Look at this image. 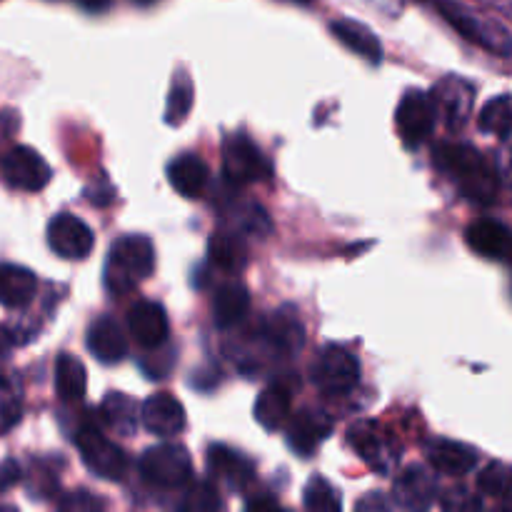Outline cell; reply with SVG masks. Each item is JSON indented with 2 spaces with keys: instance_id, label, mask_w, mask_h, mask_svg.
<instances>
[{
  "instance_id": "cell-1",
  "label": "cell",
  "mask_w": 512,
  "mask_h": 512,
  "mask_svg": "<svg viewBox=\"0 0 512 512\" xmlns=\"http://www.w3.org/2000/svg\"><path fill=\"white\" fill-rule=\"evenodd\" d=\"M433 160L438 170H443L468 200L478 205H493L498 200V170L475 145L443 140L435 148Z\"/></svg>"
},
{
  "instance_id": "cell-2",
  "label": "cell",
  "mask_w": 512,
  "mask_h": 512,
  "mask_svg": "<svg viewBox=\"0 0 512 512\" xmlns=\"http://www.w3.org/2000/svg\"><path fill=\"white\" fill-rule=\"evenodd\" d=\"M155 270L153 240L145 235H123L110 245L103 283L110 295H128Z\"/></svg>"
},
{
  "instance_id": "cell-3",
  "label": "cell",
  "mask_w": 512,
  "mask_h": 512,
  "mask_svg": "<svg viewBox=\"0 0 512 512\" xmlns=\"http://www.w3.org/2000/svg\"><path fill=\"white\" fill-rule=\"evenodd\" d=\"M438 13L463 35L470 43L480 45L485 50H493L498 55H510V33L505 25H498L495 20H480L473 10L455 0H435Z\"/></svg>"
},
{
  "instance_id": "cell-4",
  "label": "cell",
  "mask_w": 512,
  "mask_h": 512,
  "mask_svg": "<svg viewBox=\"0 0 512 512\" xmlns=\"http://www.w3.org/2000/svg\"><path fill=\"white\" fill-rule=\"evenodd\" d=\"M315 388L325 395H345L360 383V360L343 345H325L310 368Z\"/></svg>"
},
{
  "instance_id": "cell-5",
  "label": "cell",
  "mask_w": 512,
  "mask_h": 512,
  "mask_svg": "<svg viewBox=\"0 0 512 512\" xmlns=\"http://www.w3.org/2000/svg\"><path fill=\"white\" fill-rule=\"evenodd\" d=\"M140 475L153 488H183L193 478V460L183 445H158L140 458Z\"/></svg>"
},
{
  "instance_id": "cell-6",
  "label": "cell",
  "mask_w": 512,
  "mask_h": 512,
  "mask_svg": "<svg viewBox=\"0 0 512 512\" xmlns=\"http://www.w3.org/2000/svg\"><path fill=\"white\" fill-rule=\"evenodd\" d=\"M75 445L80 450L85 468L103 480H123L128 475V455L105 438L95 425H83L75 433Z\"/></svg>"
},
{
  "instance_id": "cell-7",
  "label": "cell",
  "mask_w": 512,
  "mask_h": 512,
  "mask_svg": "<svg viewBox=\"0 0 512 512\" xmlns=\"http://www.w3.org/2000/svg\"><path fill=\"white\" fill-rule=\"evenodd\" d=\"M223 173L233 185L260 183L270 178V163L248 135L235 133L223 143Z\"/></svg>"
},
{
  "instance_id": "cell-8",
  "label": "cell",
  "mask_w": 512,
  "mask_h": 512,
  "mask_svg": "<svg viewBox=\"0 0 512 512\" xmlns=\"http://www.w3.org/2000/svg\"><path fill=\"white\" fill-rule=\"evenodd\" d=\"M435 120H438V108H435L433 98L425 90L410 88L400 98L395 125H398V135L405 143V148H420L433 135Z\"/></svg>"
},
{
  "instance_id": "cell-9",
  "label": "cell",
  "mask_w": 512,
  "mask_h": 512,
  "mask_svg": "<svg viewBox=\"0 0 512 512\" xmlns=\"http://www.w3.org/2000/svg\"><path fill=\"white\" fill-rule=\"evenodd\" d=\"M0 173H3V180L10 188L25 190V193H40L53 180V170H50L48 160L38 150L28 148V145L10 148L3 155Z\"/></svg>"
},
{
  "instance_id": "cell-10",
  "label": "cell",
  "mask_w": 512,
  "mask_h": 512,
  "mask_svg": "<svg viewBox=\"0 0 512 512\" xmlns=\"http://www.w3.org/2000/svg\"><path fill=\"white\" fill-rule=\"evenodd\" d=\"M48 245L58 258L85 260L93 253L95 235L85 220L73 213H60L48 225Z\"/></svg>"
},
{
  "instance_id": "cell-11",
  "label": "cell",
  "mask_w": 512,
  "mask_h": 512,
  "mask_svg": "<svg viewBox=\"0 0 512 512\" xmlns=\"http://www.w3.org/2000/svg\"><path fill=\"white\" fill-rule=\"evenodd\" d=\"M433 103L438 113H443L445 125L450 130H460L468 125L475 105V85L460 75H448L433 90Z\"/></svg>"
},
{
  "instance_id": "cell-12",
  "label": "cell",
  "mask_w": 512,
  "mask_h": 512,
  "mask_svg": "<svg viewBox=\"0 0 512 512\" xmlns=\"http://www.w3.org/2000/svg\"><path fill=\"white\" fill-rule=\"evenodd\" d=\"M348 443L353 445L355 453L360 455V460L368 463L373 470H378L380 475H388L390 470H395V465H398L400 460V453L393 445V440L385 438L378 430V425L368 423V420L355 423L353 428L348 430Z\"/></svg>"
},
{
  "instance_id": "cell-13",
  "label": "cell",
  "mask_w": 512,
  "mask_h": 512,
  "mask_svg": "<svg viewBox=\"0 0 512 512\" xmlns=\"http://www.w3.org/2000/svg\"><path fill=\"white\" fill-rule=\"evenodd\" d=\"M290 420V418H288ZM288 425V445L300 458H310L333 433V418L323 410L305 408Z\"/></svg>"
},
{
  "instance_id": "cell-14",
  "label": "cell",
  "mask_w": 512,
  "mask_h": 512,
  "mask_svg": "<svg viewBox=\"0 0 512 512\" xmlns=\"http://www.w3.org/2000/svg\"><path fill=\"white\" fill-rule=\"evenodd\" d=\"M255 335L265 345V350H270L273 355H283V358L298 353L305 343L303 323L298 320V315L288 313V310H280L273 318L263 320Z\"/></svg>"
},
{
  "instance_id": "cell-15",
  "label": "cell",
  "mask_w": 512,
  "mask_h": 512,
  "mask_svg": "<svg viewBox=\"0 0 512 512\" xmlns=\"http://www.w3.org/2000/svg\"><path fill=\"white\" fill-rule=\"evenodd\" d=\"M128 328L140 348L155 350L168 340V313H165L163 305L155 303V300H138V303L128 310Z\"/></svg>"
},
{
  "instance_id": "cell-16",
  "label": "cell",
  "mask_w": 512,
  "mask_h": 512,
  "mask_svg": "<svg viewBox=\"0 0 512 512\" xmlns=\"http://www.w3.org/2000/svg\"><path fill=\"white\" fill-rule=\"evenodd\" d=\"M140 420L148 428V433L158 435V438H173V435L183 433L185 423H188L183 403L170 393L150 395L140 410Z\"/></svg>"
},
{
  "instance_id": "cell-17",
  "label": "cell",
  "mask_w": 512,
  "mask_h": 512,
  "mask_svg": "<svg viewBox=\"0 0 512 512\" xmlns=\"http://www.w3.org/2000/svg\"><path fill=\"white\" fill-rule=\"evenodd\" d=\"M428 463L435 473L450 475V478H463L473 473L478 465V450L458 440L435 438L428 445Z\"/></svg>"
},
{
  "instance_id": "cell-18",
  "label": "cell",
  "mask_w": 512,
  "mask_h": 512,
  "mask_svg": "<svg viewBox=\"0 0 512 512\" xmlns=\"http://www.w3.org/2000/svg\"><path fill=\"white\" fill-rule=\"evenodd\" d=\"M208 470L215 480L235 490L248 488L255 478L253 460H248L243 453L228 448V445H213L208 450Z\"/></svg>"
},
{
  "instance_id": "cell-19",
  "label": "cell",
  "mask_w": 512,
  "mask_h": 512,
  "mask_svg": "<svg viewBox=\"0 0 512 512\" xmlns=\"http://www.w3.org/2000/svg\"><path fill=\"white\" fill-rule=\"evenodd\" d=\"M465 243L488 260H508L510 230L495 218H478L465 230Z\"/></svg>"
},
{
  "instance_id": "cell-20",
  "label": "cell",
  "mask_w": 512,
  "mask_h": 512,
  "mask_svg": "<svg viewBox=\"0 0 512 512\" xmlns=\"http://www.w3.org/2000/svg\"><path fill=\"white\" fill-rule=\"evenodd\" d=\"M210 170L200 155L195 153H183L175 160H170L168 165V183L173 185L175 193L183 195V198H200L208 188Z\"/></svg>"
},
{
  "instance_id": "cell-21",
  "label": "cell",
  "mask_w": 512,
  "mask_h": 512,
  "mask_svg": "<svg viewBox=\"0 0 512 512\" xmlns=\"http://www.w3.org/2000/svg\"><path fill=\"white\" fill-rule=\"evenodd\" d=\"M38 293V278L30 268L13 263H0V305L10 310H23L33 303Z\"/></svg>"
},
{
  "instance_id": "cell-22",
  "label": "cell",
  "mask_w": 512,
  "mask_h": 512,
  "mask_svg": "<svg viewBox=\"0 0 512 512\" xmlns=\"http://www.w3.org/2000/svg\"><path fill=\"white\" fill-rule=\"evenodd\" d=\"M438 493V483H435L433 473L423 468V465H413V468L405 470L393 485V495L403 508L423 510L430 508Z\"/></svg>"
},
{
  "instance_id": "cell-23",
  "label": "cell",
  "mask_w": 512,
  "mask_h": 512,
  "mask_svg": "<svg viewBox=\"0 0 512 512\" xmlns=\"http://www.w3.org/2000/svg\"><path fill=\"white\" fill-rule=\"evenodd\" d=\"M88 348L100 363L115 365L128 355V338L110 315L95 320L88 333Z\"/></svg>"
},
{
  "instance_id": "cell-24",
  "label": "cell",
  "mask_w": 512,
  "mask_h": 512,
  "mask_svg": "<svg viewBox=\"0 0 512 512\" xmlns=\"http://www.w3.org/2000/svg\"><path fill=\"white\" fill-rule=\"evenodd\" d=\"M290 405H293V388L288 383H273L258 395L255 400V420L265 430H280L290 418Z\"/></svg>"
},
{
  "instance_id": "cell-25",
  "label": "cell",
  "mask_w": 512,
  "mask_h": 512,
  "mask_svg": "<svg viewBox=\"0 0 512 512\" xmlns=\"http://www.w3.org/2000/svg\"><path fill=\"white\" fill-rule=\"evenodd\" d=\"M330 33L333 38H338L340 43L348 50L358 53L360 58H365L368 63L378 65L383 60V45H380L378 35L370 28H365L358 20H335L330 23Z\"/></svg>"
},
{
  "instance_id": "cell-26",
  "label": "cell",
  "mask_w": 512,
  "mask_h": 512,
  "mask_svg": "<svg viewBox=\"0 0 512 512\" xmlns=\"http://www.w3.org/2000/svg\"><path fill=\"white\" fill-rule=\"evenodd\" d=\"M250 313V293L243 283H225L215 290L213 320L218 328H233Z\"/></svg>"
},
{
  "instance_id": "cell-27",
  "label": "cell",
  "mask_w": 512,
  "mask_h": 512,
  "mask_svg": "<svg viewBox=\"0 0 512 512\" xmlns=\"http://www.w3.org/2000/svg\"><path fill=\"white\" fill-rule=\"evenodd\" d=\"M208 258L225 273H238L248 265V245L235 230H220L208 240Z\"/></svg>"
},
{
  "instance_id": "cell-28",
  "label": "cell",
  "mask_w": 512,
  "mask_h": 512,
  "mask_svg": "<svg viewBox=\"0 0 512 512\" xmlns=\"http://www.w3.org/2000/svg\"><path fill=\"white\" fill-rule=\"evenodd\" d=\"M55 390H58L60 400H65V403H78V400L85 398L88 373H85V365L75 355L63 353L55 360Z\"/></svg>"
},
{
  "instance_id": "cell-29",
  "label": "cell",
  "mask_w": 512,
  "mask_h": 512,
  "mask_svg": "<svg viewBox=\"0 0 512 512\" xmlns=\"http://www.w3.org/2000/svg\"><path fill=\"white\" fill-rule=\"evenodd\" d=\"M138 403L125 393H108L100 405V418L113 433L133 435L138 428Z\"/></svg>"
},
{
  "instance_id": "cell-30",
  "label": "cell",
  "mask_w": 512,
  "mask_h": 512,
  "mask_svg": "<svg viewBox=\"0 0 512 512\" xmlns=\"http://www.w3.org/2000/svg\"><path fill=\"white\" fill-rule=\"evenodd\" d=\"M23 418V388L18 378H0V435L10 433Z\"/></svg>"
},
{
  "instance_id": "cell-31",
  "label": "cell",
  "mask_w": 512,
  "mask_h": 512,
  "mask_svg": "<svg viewBox=\"0 0 512 512\" xmlns=\"http://www.w3.org/2000/svg\"><path fill=\"white\" fill-rule=\"evenodd\" d=\"M193 100V83H190V78L185 75V70H180V73L175 75L173 85H170L168 105H165V123L183 125L185 118L190 115V108H193Z\"/></svg>"
},
{
  "instance_id": "cell-32",
  "label": "cell",
  "mask_w": 512,
  "mask_h": 512,
  "mask_svg": "<svg viewBox=\"0 0 512 512\" xmlns=\"http://www.w3.org/2000/svg\"><path fill=\"white\" fill-rule=\"evenodd\" d=\"M510 95L503 93L498 95V98L490 100L488 105L483 108V113H480V130L483 133H490V135H498L500 140H508L510 138Z\"/></svg>"
},
{
  "instance_id": "cell-33",
  "label": "cell",
  "mask_w": 512,
  "mask_h": 512,
  "mask_svg": "<svg viewBox=\"0 0 512 512\" xmlns=\"http://www.w3.org/2000/svg\"><path fill=\"white\" fill-rule=\"evenodd\" d=\"M303 505L308 510H323V512H338L343 508V498H340L338 488L328 483L325 478H313L305 485Z\"/></svg>"
},
{
  "instance_id": "cell-34",
  "label": "cell",
  "mask_w": 512,
  "mask_h": 512,
  "mask_svg": "<svg viewBox=\"0 0 512 512\" xmlns=\"http://www.w3.org/2000/svg\"><path fill=\"white\" fill-rule=\"evenodd\" d=\"M235 213H238V223H240V228L235 230V233L265 238V235L273 230V220L268 218V213H265L258 203L243 205V208H238Z\"/></svg>"
},
{
  "instance_id": "cell-35",
  "label": "cell",
  "mask_w": 512,
  "mask_h": 512,
  "mask_svg": "<svg viewBox=\"0 0 512 512\" xmlns=\"http://www.w3.org/2000/svg\"><path fill=\"white\" fill-rule=\"evenodd\" d=\"M510 470L505 463H493L478 475V490L488 498H505L508 495Z\"/></svg>"
},
{
  "instance_id": "cell-36",
  "label": "cell",
  "mask_w": 512,
  "mask_h": 512,
  "mask_svg": "<svg viewBox=\"0 0 512 512\" xmlns=\"http://www.w3.org/2000/svg\"><path fill=\"white\" fill-rule=\"evenodd\" d=\"M223 508V500L220 493L215 490V485L210 483H195L190 493H185L180 510H220Z\"/></svg>"
},
{
  "instance_id": "cell-37",
  "label": "cell",
  "mask_w": 512,
  "mask_h": 512,
  "mask_svg": "<svg viewBox=\"0 0 512 512\" xmlns=\"http://www.w3.org/2000/svg\"><path fill=\"white\" fill-rule=\"evenodd\" d=\"M60 508L63 510H103L105 503L98 498H90L85 490H80V493H73V495H68L65 500H60Z\"/></svg>"
},
{
  "instance_id": "cell-38",
  "label": "cell",
  "mask_w": 512,
  "mask_h": 512,
  "mask_svg": "<svg viewBox=\"0 0 512 512\" xmlns=\"http://www.w3.org/2000/svg\"><path fill=\"white\" fill-rule=\"evenodd\" d=\"M20 465L15 463V460H5V463H0V493H5L8 488H13L15 483L20 480Z\"/></svg>"
},
{
  "instance_id": "cell-39",
  "label": "cell",
  "mask_w": 512,
  "mask_h": 512,
  "mask_svg": "<svg viewBox=\"0 0 512 512\" xmlns=\"http://www.w3.org/2000/svg\"><path fill=\"white\" fill-rule=\"evenodd\" d=\"M455 498L458 500H453V498H448V500H443V508L445 510H480L483 508V505H480V500H475V498H470L468 493H465V490H455Z\"/></svg>"
},
{
  "instance_id": "cell-40",
  "label": "cell",
  "mask_w": 512,
  "mask_h": 512,
  "mask_svg": "<svg viewBox=\"0 0 512 512\" xmlns=\"http://www.w3.org/2000/svg\"><path fill=\"white\" fill-rule=\"evenodd\" d=\"M245 508L248 510H278L280 503L275 498H270V495H265V498H253L245 503Z\"/></svg>"
},
{
  "instance_id": "cell-41",
  "label": "cell",
  "mask_w": 512,
  "mask_h": 512,
  "mask_svg": "<svg viewBox=\"0 0 512 512\" xmlns=\"http://www.w3.org/2000/svg\"><path fill=\"white\" fill-rule=\"evenodd\" d=\"M80 5H83V8H88V10H93V13H100V10H105L110 5V0H78Z\"/></svg>"
},
{
  "instance_id": "cell-42",
  "label": "cell",
  "mask_w": 512,
  "mask_h": 512,
  "mask_svg": "<svg viewBox=\"0 0 512 512\" xmlns=\"http://www.w3.org/2000/svg\"><path fill=\"white\" fill-rule=\"evenodd\" d=\"M288 3H298V5H308L310 0H288Z\"/></svg>"
},
{
  "instance_id": "cell-43",
  "label": "cell",
  "mask_w": 512,
  "mask_h": 512,
  "mask_svg": "<svg viewBox=\"0 0 512 512\" xmlns=\"http://www.w3.org/2000/svg\"><path fill=\"white\" fill-rule=\"evenodd\" d=\"M138 3H153V0H138Z\"/></svg>"
}]
</instances>
